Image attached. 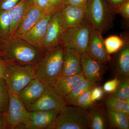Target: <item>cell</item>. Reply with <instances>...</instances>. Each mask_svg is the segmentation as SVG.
I'll return each mask as SVG.
<instances>
[{"label": "cell", "instance_id": "6da1fadb", "mask_svg": "<svg viewBox=\"0 0 129 129\" xmlns=\"http://www.w3.org/2000/svg\"><path fill=\"white\" fill-rule=\"evenodd\" d=\"M44 53L20 37L5 40L0 57L10 64L35 65Z\"/></svg>", "mask_w": 129, "mask_h": 129}, {"label": "cell", "instance_id": "7a4b0ae2", "mask_svg": "<svg viewBox=\"0 0 129 129\" xmlns=\"http://www.w3.org/2000/svg\"><path fill=\"white\" fill-rule=\"evenodd\" d=\"M64 48L61 44L44 53L35 64L36 78L51 88L62 70Z\"/></svg>", "mask_w": 129, "mask_h": 129}, {"label": "cell", "instance_id": "3957f363", "mask_svg": "<svg viewBox=\"0 0 129 129\" xmlns=\"http://www.w3.org/2000/svg\"><path fill=\"white\" fill-rule=\"evenodd\" d=\"M115 13L107 0H88L85 19L91 25L102 34L114 26Z\"/></svg>", "mask_w": 129, "mask_h": 129}, {"label": "cell", "instance_id": "277c9868", "mask_svg": "<svg viewBox=\"0 0 129 129\" xmlns=\"http://www.w3.org/2000/svg\"><path fill=\"white\" fill-rule=\"evenodd\" d=\"M35 78L34 65H19L9 63L3 79L8 91L18 95Z\"/></svg>", "mask_w": 129, "mask_h": 129}, {"label": "cell", "instance_id": "5b68a950", "mask_svg": "<svg viewBox=\"0 0 129 129\" xmlns=\"http://www.w3.org/2000/svg\"><path fill=\"white\" fill-rule=\"evenodd\" d=\"M91 28L85 19L79 25L63 30L61 45L64 48L75 49L80 54L86 52Z\"/></svg>", "mask_w": 129, "mask_h": 129}, {"label": "cell", "instance_id": "8992f818", "mask_svg": "<svg viewBox=\"0 0 129 129\" xmlns=\"http://www.w3.org/2000/svg\"><path fill=\"white\" fill-rule=\"evenodd\" d=\"M89 128L86 114L78 107L66 106L60 111L52 129Z\"/></svg>", "mask_w": 129, "mask_h": 129}, {"label": "cell", "instance_id": "52a82bcc", "mask_svg": "<svg viewBox=\"0 0 129 129\" xmlns=\"http://www.w3.org/2000/svg\"><path fill=\"white\" fill-rule=\"evenodd\" d=\"M9 92V106L5 112L8 129H22L26 122L27 110L17 95Z\"/></svg>", "mask_w": 129, "mask_h": 129}, {"label": "cell", "instance_id": "ba28073f", "mask_svg": "<svg viewBox=\"0 0 129 129\" xmlns=\"http://www.w3.org/2000/svg\"><path fill=\"white\" fill-rule=\"evenodd\" d=\"M59 112L57 110L28 111L26 122L22 129H52Z\"/></svg>", "mask_w": 129, "mask_h": 129}, {"label": "cell", "instance_id": "9c48e42d", "mask_svg": "<svg viewBox=\"0 0 129 129\" xmlns=\"http://www.w3.org/2000/svg\"><path fill=\"white\" fill-rule=\"evenodd\" d=\"M67 105L63 98L56 94L52 88L47 87L40 98L26 108L28 111H60Z\"/></svg>", "mask_w": 129, "mask_h": 129}, {"label": "cell", "instance_id": "30bf717a", "mask_svg": "<svg viewBox=\"0 0 129 129\" xmlns=\"http://www.w3.org/2000/svg\"><path fill=\"white\" fill-rule=\"evenodd\" d=\"M62 32L58 10L52 14L48 22L46 34L41 47L42 53L44 54L61 44Z\"/></svg>", "mask_w": 129, "mask_h": 129}, {"label": "cell", "instance_id": "8fae6325", "mask_svg": "<svg viewBox=\"0 0 129 129\" xmlns=\"http://www.w3.org/2000/svg\"><path fill=\"white\" fill-rule=\"evenodd\" d=\"M102 34L91 26L86 52L92 58L104 63L108 61L110 57L106 51Z\"/></svg>", "mask_w": 129, "mask_h": 129}, {"label": "cell", "instance_id": "7c38bea8", "mask_svg": "<svg viewBox=\"0 0 129 129\" xmlns=\"http://www.w3.org/2000/svg\"><path fill=\"white\" fill-rule=\"evenodd\" d=\"M53 13L50 12H47L30 30L20 38L41 51L42 45L46 34L48 22Z\"/></svg>", "mask_w": 129, "mask_h": 129}, {"label": "cell", "instance_id": "4fadbf2b", "mask_svg": "<svg viewBox=\"0 0 129 129\" xmlns=\"http://www.w3.org/2000/svg\"><path fill=\"white\" fill-rule=\"evenodd\" d=\"M63 30L79 25L85 20V8L63 5L59 10Z\"/></svg>", "mask_w": 129, "mask_h": 129}, {"label": "cell", "instance_id": "5bb4252c", "mask_svg": "<svg viewBox=\"0 0 129 129\" xmlns=\"http://www.w3.org/2000/svg\"><path fill=\"white\" fill-rule=\"evenodd\" d=\"M47 88L36 78L30 81L17 95L26 108L40 98Z\"/></svg>", "mask_w": 129, "mask_h": 129}, {"label": "cell", "instance_id": "9a60e30c", "mask_svg": "<svg viewBox=\"0 0 129 129\" xmlns=\"http://www.w3.org/2000/svg\"><path fill=\"white\" fill-rule=\"evenodd\" d=\"M82 72L80 53L73 48H64L62 68L60 76H72Z\"/></svg>", "mask_w": 129, "mask_h": 129}, {"label": "cell", "instance_id": "2e32d148", "mask_svg": "<svg viewBox=\"0 0 129 129\" xmlns=\"http://www.w3.org/2000/svg\"><path fill=\"white\" fill-rule=\"evenodd\" d=\"M85 79L83 72L72 76H59L51 88L56 94L64 98Z\"/></svg>", "mask_w": 129, "mask_h": 129}, {"label": "cell", "instance_id": "e0dca14e", "mask_svg": "<svg viewBox=\"0 0 129 129\" xmlns=\"http://www.w3.org/2000/svg\"><path fill=\"white\" fill-rule=\"evenodd\" d=\"M81 63L85 79L96 83L101 79L103 63L92 58L86 52L81 54Z\"/></svg>", "mask_w": 129, "mask_h": 129}, {"label": "cell", "instance_id": "ac0fdd59", "mask_svg": "<svg viewBox=\"0 0 129 129\" xmlns=\"http://www.w3.org/2000/svg\"><path fill=\"white\" fill-rule=\"evenodd\" d=\"M47 12L37 7L33 4L31 5L25 13L13 37H22L30 30Z\"/></svg>", "mask_w": 129, "mask_h": 129}, {"label": "cell", "instance_id": "d6986e66", "mask_svg": "<svg viewBox=\"0 0 129 129\" xmlns=\"http://www.w3.org/2000/svg\"><path fill=\"white\" fill-rule=\"evenodd\" d=\"M32 5V0H21L17 5L8 11L11 21L9 38L14 37L25 13Z\"/></svg>", "mask_w": 129, "mask_h": 129}, {"label": "cell", "instance_id": "ffe728a7", "mask_svg": "<svg viewBox=\"0 0 129 129\" xmlns=\"http://www.w3.org/2000/svg\"><path fill=\"white\" fill-rule=\"evenodd\" d=\"M86 114L89 128L105 129L107 128V118L102 107H94Z\"/></svg>", "mask_w": 129, "mask_h": 129}, {"label": "cell", "instance_id": "44dd1931", "mask_svg": "<svg viewBox=\"0 0 129 129\" xmlns=\"http://www.w3.org/2000/svg\"><path fill=\"white\" fill-rule=\"evenodd\" d=\"M124 44L118 51L116 58V68L122 76H129V40L127 36L124 37Z\"/></svg>", "mask_w": 129, "mask_h": 129}, {"label": "cell", "instance_id": "7402d4cb", "mask_svg": "<svg viewBox=\"0 0 129 129\" xmlns=\"http://www.w3.org/2000/svg\"><path fill=\"white\" fill-rule=\"evenodd\" d=\"M107 116L110 127L118 129H129V115L107 109Z\"/></svg>", "mask_w": 129, "mask_h": 129}, {"label": "cell", "instance_id": "603a6c76", "mask_svg": "<svg viewBox=\"0 0 129 129\" xmlns=\"http://www.w3.org/2000/svg\"><path fill=\"white\" fill-rule=\"evenodd\" d=\"M96 83L84 79L69 94L63 98L67 104L72 105L74 102L83 93L96 85Z\"/></svg>", "mask_w": 129, "mask_h": 129}, {"label": "cell", "instance_id": "cb8c5ba5", "mask_svg": "<svg viewBox=\"0 0 129 129\" xmlns=\"http://www.w3.org/2000/svg\"><path fill=\"white\" fill-rule=\"evenodd\" d=\"M105 104L108 109L129 115V101H124L111 95L106 99Z\"/></svg>", "mask_w": 129, "mask_h": 129}, {"label": "cell", "instance_id": "d4e9b609", "mask_svg": "<svg viewBox=\"0 0 129 129\" xmlns=\"http://www.w3.org/2000/svg\"><path fill=\"white\" fill-rule=\"evenodd\" d=\"M106 51L109 55L117 53L124 44V37L117 35H112L104 40Z\"/></svg>", "mask_w": 129, "mask_h": 129}, {"label": "cell", "instance_id": "484cf974", "mask_svg": "<svg viewBox=\"0 0 129 129\" xmlns=\"http://www.w3.org/2000/svg\"><path fill=\"white\" fill-rule=\"evenodd\" d=\"M112 96L124 101H129V77L122 76L119 79L117 87Z\"/></svg>", "mask_w": 129, "mask_h": 129}, {"label": "cell", "instance_id": "4316f807", "mask_svg": "<svg viewBox=\"0 0 129 129\" xmlns=\"http://www.w3.org/2000/svg\"><path fill=\"white\" fill-rule=\"evenodd\" d=\"M11 21L8 11L0 10V37L4 39L9 38Z\"/></svg>", "mask_w": 129, "mask_h": 129}, {"label": "cell", "instance_id": "83f0119b", "mask_svg": "<svg viewBox=\"0 0 129 129\" xmlns=\"http://www.w3.org/2000/svg\"><path fill=\"white\" fill-rule=\"evenodd\" d=\"M9 101V92L3 79L0 78V113L7 110Z\"/></svg>", "mask_w": 129, "mask_h": 129}, {"label": "cell", "instance_id": "f1b7e54d", "mask_svg": "<svg viewBox=\"0 0 129 129\" xmlns=\"http://www.w3.org/2000/svg\"><path fill=\"white\" fill-rule=\"evenodd\" d=\"M92 88L87 90L80 96L74 102L72 106L84 109H87L91 107L93 104L91 99V94Z\"/></svg>", "mask_w": 129, "mask_h": 129}, {"label": "cell", "instance_id": "f546056e", "mask_svg": "<svg viewBox=\"0 0 129 129\" xmlns=\"http://www.w3.org/2000/svg\"><path fill=\"white\" fill-rule=\"evenodd\" d=\"M119 80L118 78H115L106 82L103 88L104 92L107 93H114L117 87Z\"/></svg>", "mask_w": 129, "mask_h": 129}, {"label": "cell", "instance_id": "4dcf8cb0", "mask_svg": "<svg viewBox=\"0 0 129 129\" xmlns=\"http://www.w3.org/2000/svg\"><path fill=\"white\" fill-rule=\"evenodd\" d=\"M104 91L103 88L96 85L94 86L91 90V99L94 103L96 101H99L102 98L104 94Z\"/></svg>", "mask_w": 129, "mask_h": 129}, {"label": "cell", "instance_id": "1f68e13d", "mask_svg": "<svg viewBox=\"0 0 129 129\" xmlns=\"http://www.w3.org/2000/svg\"><path fill=\"white\" fill-rule=\"evenodd\" d=\"M21 1V0H0V10L9 11Z\"/></svg>", "mask_w": 129, "mask_h": 129}, {"label": "cell", "instance_id": "d6a6232c", "mask_svg": "<svg viewBox=\"0 0 129 129\" xmlns=\"http://www.w3.org/2000/svg\"><path fill=\"white\" fill-rule=\"evenodd\" d=\"M64 0H49L48 12L53 13L58 11L63 5Z\"/></svg>", "mask_w": 129, "mask_h": 129}, {"label": "cell", "instance_id": "836d02e7", "mask_svg": "<svg viewBox=\"0 0 129 129\" xmlns=\"http://www.w3.org/2000/svg\"><path fill=\"white\" fill-rule=\"evenodd\" d=\"M118 13L120 14L122 17L125 19L129 18V1L124 3L120 6L118 10Z\"/></svg>", "mask_w": 129, "mask_h": 129}, {"label": "cell", "instance_id": "e575fe53", "mask_svg": "<svg viewBox=\"0 0 129 129\" xmlns=\"http://www.w3.org/2000/svg\"><path fill=\"white\" fill-rule=\"evenodd\" d=\"M87 1L88 0H64L63 5H71L78 7L85 8Z\"/></svg>", "mask_w": 129, "mask_h": 129}, {"label": "cell", "instance_id": "d590c367", "mask_svg": "<svg viewBox=\"0 0 129 129\" xmlns=\"http://www.w3.org/2000/svg\"><path fill=\"white\" fill-rule=\"evenodd\" d=\"M129 0H107L109 4L116 14L121 5Z\"/></svg>", "mask_w": 129, "mask_h": 129}, {"label": "cell", "instance_id": "8d00e7d4", "mask_svg": "<svg viewBox=\"0 0 129 129\" xmlns=\"http://www.w3.org/2000/svg\"><path fill=\"white\" fill-rule=\"evenodd\" d=\"M33 4L37 7L48 12L49 0H32Z\"/></svg>", "mask_w": 129, "mask_h": 129}, {"label": "cell", "instance_id": "74e56055", "mask_svg": "<svg viewBox=\"0 0 129 129\" xmlns=\"http://www.w3.org/2000/svg\"><path fill=\"white\" fill-rule=\"evenodd\" d=\"M9 63L0 57V78H3Z\"/></svg>", "mask_w": 129, "mask_h": 129}, {"label": "cell", "instance_id": "f35d334b", "mask_svg": "<svg viewBox=\"0 0 129 129\" xmlns=\"http://www.w3.org/2000/svg\"><path fill=\"white\" fill-rule=\"evenodd\" d=\"M8 129L5 113H0V129Z\"/></svg>", "mask_w": 129, "mask_h": 129}, {"label": "cell", "instance_id": "ab89813d", "mask_svg": "<svg viewBox=\"0 0 129 129\" xmlns=\"http://www.w3.org/2000/svg\"><path fill=\"white\" fill-rule=\"evenodd\" d=\"M5 40L6 39H2V38L0 37V55L1 53L3 47H4Z\"/></svg>", "mask_w": 129, "mask_h": 129}]
</instances>
